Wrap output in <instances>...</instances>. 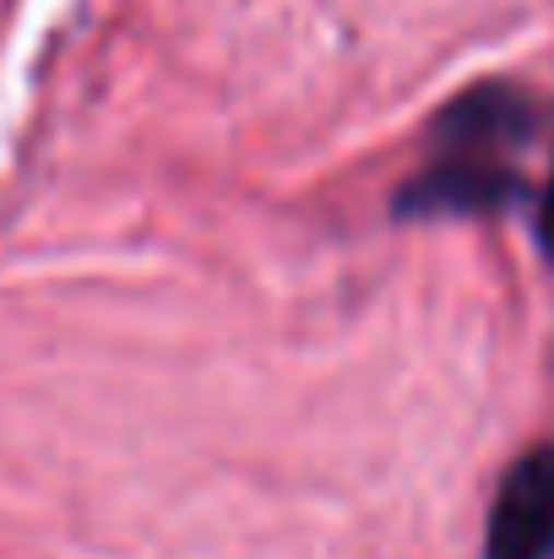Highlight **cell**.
<instances>
[{
    "instance_id": "1",
    "label": "cell",
    "mask_w": 554,
    "mask_h": 559,
    "mask_svg": "<svg viewBox=\"0 0 554 559\" xmlns=\"http://www.w3.org/2000/svg\"><path fill=\"white\" fill-rule=\"evenodd\" d=\"M550 126V104L533 98L517 82H479L462 87L435 120H429V153H468V158H500L517 164Z\"/></svg>"
},
{
    "instance_id": "3",
    "label": "cell",
    "mask_w": 554,
    "mask_h": 559,
    "mask_svg": "<svg viewBox=\"0 0 554 559\" xmlns=\"http://www.w3.org/2000/svg\"><path fill=\"white\" fill-rule=\"evenodd\" d=\"M484 559H554V440L522 451L490 500Z\"/></svg>"
},
{
    "instance_id": "2",
    "label": "cell",
    "mask_w": 554,
    "mask_h": 559,
    "mask_svg": "<svg viewBox=\"0 0 554 559\" xmlns=\"http://www.w3.org/2000/svg\"><path fill=\"white\" fill-rule=\"evenodd\" d=\"M533 190L522 164L468 158V153H429V164L397 190V217H500L522 206Z\"/></svg>"
},
{
    "instance_id": "4",
    "label": "cell",
    "mask_w": 554,
    "mask_h": 559,
    "mask_svg": "<svg viewBox=\"0 0 554 559\" xmlns=\"http://www.w3.org/2000/svg\"><path fill=\"white\" fill-rule=\"evenodd\" d=\"M533 234H539V250L550 255V266H554V169H550L544 195H539V212H533Z\"/></svg>"
}]
</instances>
